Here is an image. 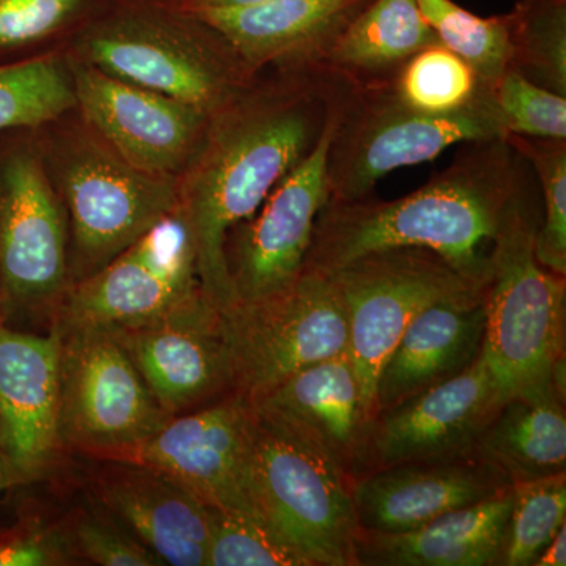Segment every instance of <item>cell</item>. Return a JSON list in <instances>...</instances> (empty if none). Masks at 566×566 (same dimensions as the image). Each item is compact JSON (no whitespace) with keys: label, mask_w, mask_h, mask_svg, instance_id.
<instances>
[{"label":"cell","mask_w":566,"mask_h":566,"mask_svg":"<svg viewBox=\"0 0 566 566\" xmlns=\"http://www.w3.org/2000/svg\"><path fill=\"white\" fill-rule=\"evenodd\" d=\"M344 91V82L308 69L292 91L245 96L241 87L210 115L178 181V197L196 244L200 289L219 311L234 304L229 233L251 219L314 148Z\"/></svg>","instance_id":"cell-1"},{"label":"cell","mask_w":566,"mask_h":566,"mask_svg":"<svg viewBox=\"0 0 566 566\" xmlns=\"http://www.w3.org/2000/svg\"><path fill=\"white\" fill-rule=\"evenodd\" d=\"M516 150L506 139L474 142L444 172L397 200H327L316 218L304 270L331 274L368 253L433 251L469 281L488 286L490 252L521 196Z\"/></svg>","instance_id":"cell-2"},{"label":"cell","mask_w":566,"mask_h":566,"mask_svg":"<svg viewBox=\"0 0 566 566\" xmlns=\"http://www.w3.org/2000/svg\"><path fill=\"white\" fill-rule=\"evenodd\" d=\"M251 423L253 493L263 520L314 566H359L352 476L292 424L252 406Z\"/></svg>","instance_id":"cell-3"},{"label":"cell","mask_w":566,"mask_h":566,"mask_svg":"<svg viewBox=\"0 0 566 566\" xmlns=\"http://www.w3.org/2000/svg\"><path fill=\"white\" fill-rule=\"evenodd\" d=\"M523 192L495 234L485 293L482 352L509 398L549 378L554 364L565 357V275L536 260L539 226Z\"/></svg>","instance_id":"cell-4"},{"label":"cell","mask_w":566,"mask_h":566,"mask_svg":"<svg viewBox=\"0 0 566 566\" xmlns=\"http://www.w3.org/2000/svg\"><path fill=\"white\" fill-rule=\"evenodd\" d=\"M506 136L491 95L468 109L431 115L398 103L387 85L346 87L327 155L329 200L364 199L394 170L431 161L461 142Z\"/></svg>","instance_id":"cell-5"},{"label":"cell","mask_w":566,"mask_h":566,"mask_svg":"<svg viewBox=\"0 0 566 566\" xmlns=\"http://www.w3.org/2000/svg\"><path fill=\"white\" fill-rule=\"evenodd\" d=\"M326 275L348 314V356L371 423L378 417L379 371L416 315L439 301L486 293V286L469 281L441 255L422 248L368 253Z\"/></svg>","instance_id":"cell-6"},{"label":"cell","mask_w":566,"mask_h":566,"mask_svg":"<svg viewBox=\"0 0 566 566\" xmlns=\"http://www.w3.org/2000/svg\"><path fill=\"white\" fill-rule=\"evenodd\" d=\"M232 394L259 400L308 365L348 352L349 322L329 275L303 270L282 292L222 312Z\"/></svg>","instance_id":"cell-7"},{"label":"cell","mask_w":566,"mask_h":566,"mask_svg":"<svg viewBox=\"0 0 566 566\" xmlns=\"http://www.w3.org/2000/svg\"><path fill=\"white\" fill-rule=\"evenodd\" d=\"M59 333L62 442L106 458L172 419L109 329L62 326Z\"/></svg>","instance_id":"cell-8"},{"label":"cell","mask_w":566,"mask_h":566,"mask_svg":"<svg viewBox=\"0 0 566 566\" xmlns=\"http://www.w3.org/2000/svg\"><path fill=\"white\" fill-rule=\"evenodd\" d=\"M59 181L81 279L102 270L180 203L177 178L142 172L104 142H74L62 158Z\"/></svg>","instance_id":"cell-9"},{"label":"cell","mask_w":566,"mask_h":566,"mask_svg":"<svg viewBox=\"0 0 566 566\" xmlns=\"http://www.w3.org/2000/svg\"><path fill=\"white\" fill-rule=\"evenodd\" d=\"M82 61L208 115L243 87L240 70L180 25L148 13L118 14L81 39Z\"/></svg>","instance_id":"cell-10"},{"label":"cell","mask_w":566,"mask_h":566,"mask_svg":"<svg viewBox=\"0 0 566 566\" xmlns=\"http://www.w3.org/2000/svg\"><path fill=\"white\" fill-rule=\"evenodd\" d=\"M104 460L155 469L205 505L263 517L253 493L251 406L238 395L174 416L155 434Z\"/></svg>","instance_id":"cell-11"},{"label":"cell","mask_w":566,"mask_h":566,"mask_svg":"<svg viewBox=\"0 0 566 566\" xmlns=\"http://www.w3.org/2000/svg\"><path fill=\"white\" fill-rule=\"evenodd\" d=\"M344 93L314 148L275 186L259 211L229 233L226 253L234 304L282 292L303 273L316 218L329 200L327 155Z\"/></svg>","instance_id":"cell-12"},{"label":"cell","mask_w":566,"mask_h":566,"mask_svg":"<svg viewBox=\"0 0 566 566\" xmlns=\"http://www.w3.org/2000/svg\"><path fill=\"white\" fill-rule=\"evenodd\" d=\"M199 290L196 244L178 203L136 243L76 283L66 297L62 326H136Z\"/></svg>","instance_id":"cell-13"},{"label":"cell","mask_w":566,"mask_h":566,"mask_svg":"<svg viewBox=\"0 0 566 566\" xmlns=\"http://www.w3.org/2000/svg\"><path fill=\"white\" fill-rule=\"evenodd\" d=\"M506 400L480 352L460 375L376 417L363 476L392 465L475 458L480 436Z\"/></svg>","instance_id":"cell-14"},{"label":"cell","mask_w":566,"mask_h":566,"mask_svg":"<svg viewBox=\"0 0 566 566\" xmlns=\"http://www.w3.org/2000/svg\"><path fill=\"white\" fill-rule=\"evenodd\" d=\"M109 331L170 416L232 394L222 312L202 290L150 322Z\"/></svg>","instance_id":"cell-15"},{"label":"cell","mask_w":566,"mask_h":566,"mask_svg":"<svg viewBox=\"0 0 566 566\" xmlns=\"http://www.w3.org/2000/svg\"><path fill=\"white\" fill-rule=\"evenodd\" d=\"M76 106L99 139L155 177L177 178L202 140L210 115L137 87L84 61L70 63Z\"/></svg>","instance_id":"cell-16"},{"label":"cell","mask_w":566,"mask_h":566,"mask_svg":"<svg viewBox=\"0 0 566 566\" xmlns=\"http://www.w3.org/2000/svg\"><path fill=\"white\" fill-rule=\"evenodd\" d=\"M66 229L46 169L29 153L0 175V289L11 307H33L65 285Z\"/></svg>","instance_id":"cell-17"},{"label":"cell","mask_w":566,"mask_h":566,"mask_svg":"<svg viewBox=\"0 0 566 566\" xmlns=\"http://www.w3.org/2000/svg\"><path fill=\"white\" fill-rule=\"evenodd\" d=\"M61 444V333L0 323V449L21 485L50 468Z\"/></svg>","instance_id":"cell-18"},{"label":"cell","mask_w":566,"mask_h":566,"mask_svg":"<svg viewBox=\"0 0 566 566\" xmlns=\"http://www.w3.org/2000/svg\"><path fill=\"white\" fill-rule=\"evenodd\" d=\"M510 490L512 482L501 469L469 458L379 469L353 483V501L360 528L401 534Z\"/></svg>","instance_id":"cell-19"},{"label":"cell","mask_w":566,"mask_h":566,"mask_svg":"<svg viewBox=\"0 0 566 566\" xmlns=\"http://www.w3.org/2000/svg\"><path fill=\"white\" fill-rule=\"evenodd\" d=\"M365 0H268L185 11L226 41L244 69L286 62L311 69Z\"/></svg>","instance_id":"cell-20"},{"label":"cell","mask_w":566,"mask_h":566,"mask_svg":"<svg viewBox=\"0 0 566 566\" xmlns=\"http://www.w3.org/2000/svg\"><path fill=\"white\" fill-rule=\"evenodd\" d=\"M249 405L318 441L353 483L363 476L374 423L365 415L348 352L308 365Z\"/></svg>","instance_id":"cell-21"},{"label":"cell","mask_w":566,"mask_h":566,"mask_svg":"<svg viewBox=\"0 0 566 566\" xmlns=\"http://www.w3.org/2000/svg\"><path fill=\"white\" fill-rule=\"evenodd\" d=\"M485 326V294L424 307L379 371L378 416L465 370L482 352Z\"/></svg>","instance_id":"cell-22"},{"label":"cell","mask_w":566,"mask_h":566,"mask_svg":"<svg viewBox=\"0 0 566 566\" xmlns=\"http://www.w3.org/2000/svg\"><path fill=\"white\" fill-rule=\"evenodd\" d=\"M98 490L107 509L163 565L208 566V505L172 476L117 463L99 480Z\"/></svg>","instance_id":"cell-23"},{"label":"cell","mask_w":566,"mask_h":566,"mask_svg":"<svg viewBox=\"0 0 566 566\" xmlns=\"http://www.w3.org/2000/svg\"><path fill=\"white\" fill-rule=\"evenodd\" d=\"M513 491L450 510L430 523L381 534L360 528L357 535L359 565L379 566H491L501 564Z\"/></svg>","instance_id":"cell-24"},{"label":"cell","mask_w":566,"mask_h":566,"mask_svg":"<svg viewBox=\"0 0 566 566\" xmlns=\"http://www.w3.org/2000/svg\"><path fill=\"white\" fill-rule=\"evenodd\" d=\"M436 41L416 0H374L354 14L311 69L348 87H381L409 57Z\"/></svg>","instance_id":"cell-25"},{"label":"cell","mask_w":566,"mask_h":566,"mask_svg":"<svg viewBox=\"0 0 566 566\" xmlns=\"http://www.w3.org/2000/svg\"><path fill=\"white\" fill-rule=\"evenodd\" d=\"M475 458L501 469L512 485L565 472V398L553 375L505 401L480 436Z\"/></svg>","instance_id":"cell-26"},{"label":"cell","mask_w":566,"mask_h":566,"mask_svg":"<svg viewBox=\"0 0 566 566\" xmlns=\"http://www.w3.org/2000/svg\"><path fill=\"white\" fill-rule=\"evenodd\" d=\"M387 88L408 109L431 115L464 111L491 95L479 73L439 41L409 57Z\"/></svg>","instance_id":"cell-27"},{"label":"cell","mask_w":566,"mask_h":566,"mask_svg":"<svg viewBox=\"0 0 566 566\" xmlns=\"http://www.w3.org/2000/svg\"><path fill=\"white\" fill-rule=\"evenodd\" d=\"M74 106L70 70L57 59L0 66V132L44 125Z\"/></svg>","instance_id":"cell-28"},{"label":"cell","mask_w":566,"mask_h":566,"mask_svg":"<svg viewBox=\"0 0 566 566\" xmlns=\"http://www.w3.org/2000/svg\"><path fill=\"white\" fill-rule=\"evenodd\" d=\"M439 43L463 57L493 87L512 59V18H480L453 0H416Z\"/></svg>","instance_id":"cell-29"},{"label":"cell","mask_w":566,"mask_h":566,"mask_svg":"<svg viewBox=\"0 0 566 566\" xmlns=\"http://www.w3.org/2000/svg\"><path fill=\"white\" fill-rule=\"evenodd\" d=\"M501 564L534 566L558 528L566 523V472L512 485Z\"/></svg>","instance_id":"cell-30"},{"label":"cell","mask_w":566,"mask_h":566,"mask_svg":"<svg viewBox=\"0 0 566 566\" xmlns=\"http://www.w3.org/2000/svg\"><path fill=\"white\" fill-rule=\"evenodd\" d=\"M512 18L509 69L566 96V13L560 0L531 2Z\"/></svg>","instance_id":"cell-31"},{"label":"cell","mask_w":566,"mask_h":566,"mask_svg":"<svg viewBox=\"0 0 566 566\" xmlns=\"http://www.w3.org/2000/svg\"><path fill=\"white\" fill-rule=\"evenodd\" d=\"M208 566H314L263 517L208 506Z\"/></svg>","instance_id":"cell-32"},{"label":"cell","mask_w":566,"mask_h":566,"mask_svg":"<svg viewBox=\"0 0 566 566\" xmlns=\"http://www.w3.org/2000/svg\"><path fill=\"white\" fill-rule=\"evenodd\" d=\"M506 140L532 164L542 186L545 219L536 230V260L566 277V142L521 136Z\"/></svg>","instance_id":"cell-33"},{"label":"cell","mask_w":566,"mask_h":566,"mask_svg":"<svg viewBox=\"0 0 566 566\" xmlns=\"http://www.w3.org/2000/svg\"><path fill=\"white\" fill-rule=\"evenodd\" d=\"M491 96L509 136L566 140V96L513 69H506L494 82Z\"/></svg>","instance_id":"cell-34"},{"label":"cell","mask_w":566,"mask_h":566,"mask_svg":"<svg viewBox=\"0 0 566 566\" xmlns=\"http://www.w3.org/2000/svg\"><path fill=\"white\" fill-rule=\"evenodd\" d=\"M91 0H0V50L54 35L87 9Z\"/></svg>","instance_id":"cell-35"},{"label":"cell","mask_w":566,"mask_h":566,"mask_svg":"<svg viewBox=\"0 0 566 566\" xmlns=\"http://www.w3.org/2000/svg\"><path fill=\"white\" fill-rule=\"evenodd\" d=\"M74 542L82 556L103 566L163 565L136 536L99 520L81 521L74 531Z\"/></svg>","instance_id":"cell-36"},{"label":"cell","mask_w":566,"mask_h":566,"mask_svg":"<svg viewBox=\"0 0 566 566\" xmlns=\"http://www.w3.org/2000/svg\"><path fill=\"white\" fill-rule=\"evenodd\" d=\"M63 551L54 536L31 527L0 532V566L62 564Z\"/></svg>","instance_id":"cell-37"},{"label":"cell","mask_w":566,"mask_h":566,"mask_svg":"<svg viewBox=\"0 0 566 566\" xmlns=\"http://www.w3.org/2000/svg\"><path fill=\"white\" fill-rule=\"evenodd\" d=\"M566 565V523L558 528L549 545L545 547L534 566H565Z\"/></svg>","instance_id":"cell-38"},{"label":"cell","mask_w":566,"mask_h":566,"mask_svg":"<svg viewBox=\"0 0 566 566\" xmlns=\"http://www.w3.org/2000/svg\"><path fill=\"white\" fill-rule=\"evenodd\" d=\"M262 2H268V0H182V10L212 9V7H244Z\"/></svg>","instance_id":"cell-39"},{"label":"cell","mask_w":566,"mask_h":566,"mask_svg":"<svg viewBox=\"0 0 566 566\" xmlns=\"http://www.w3.org/2000/svg\"><path fill=\"white\" fill-rule=\"evenodd\" d=\"M17 485H21L20 476H18L13 464L10 463L3 450L0 449V494Z\"/></svg>","instance_id":"cell-40"}]
</instances>
